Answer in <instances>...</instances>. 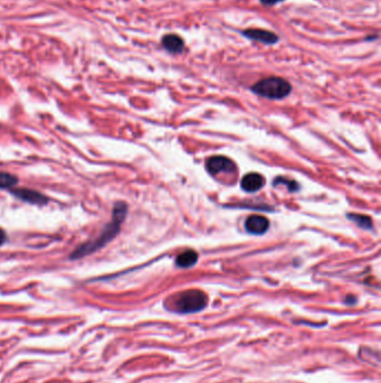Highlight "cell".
<instances>
[{
    "instance_id": "2",
    "label": "cell",
    "mask_w": 381,
    "mask_h": 383,
    "mask_svg": "<svg viewBox=\"0 0 381 383\" xmlns=\"http://www.w3.org/2000/svg\"><path fill=\"white\" fill-rule=\"evenodd\" d=\"M208 304V297L201 290L190 289L182 291L172 299V310L179 314L198 313Z\"/></svg>"
},
{
    "instance_id": "8",
    "label": "cell",
    "mask_w": 381,
    "mask_h": 383,
    "mask_svg": "<svg viewBox=\"0 0 381 383\" xmlns=\"http://www.w3.org/2000/svg\"><path fill=\"white\" fill-rule=\"evenodd\" d=\"M265 184L264 177L258 173H249L242 179V188L248 193H255V192L263 188Z\"/></svg>"
},
{
    "instance_id": "7",
    "label": "cell",
    "mask_w": 381,
    "mask_h": 383,
    "mask_svg": "<svg viewBox=\"0 0 381 383\" xmlns=\"http://www.w3.org/2000/svg\"><path fill=\"white\" fill-rule=\"evenodd\" d=\"M244 36L247 38H250L253 41L262 42L264 44H275L278 41V37L276 34H274L272 32L265 31V30H257V28H250V30H246L243 32Z\"/></svg>"
},
{
    "instance_id": "3",
    "label": "cell",
    "mask_w": 381,
    "mask_h": 383,
    "mask_svg": "<svg viewBox=\"0 0 381 383\" xmlns=\"http://www.w3.org/2000/svg\"><path fill=\"white\" fill-rule=\"evenodd\" d=\"M292 90L291 84L282 78H266L258 81L252 87V91L260 97L267 99H283L290 94Z\"/></svg>"
},
{
    "instance_id": "1",
    "label": "cell",
    "mask_w": 381,
    "mask_h": 383,
    "mask_svg": "<svg viewBox=\"0 0 381 383\" xmlns=\"http://www.w3.org/2000/svg\"><path fill=\"white\" fill-rule=\"evenodd\" d=\"M128 214V205L124 202H118L114 205L113 212H112V220L109 224L105 226L103 229L102 233L95 239V240L89 241L86 243L81 244V246L76 249L75 251L71 253L70 259L76 260L84 258L86 256H90L95 251L100 250L103 247L107 246L109 242H111L113 239L118 236V233L121 230V226L124 221L125 217Z\"/></svg>"
},
{
    "instance_id": "6",
    "label": "cell",
    "mask_w": 381,
    "mask_h": 383,
    "mask_svg": "<svg viewBox=\"0 0 381 383\" xmlns=\"http://www.w3.org/2000/svg\"><path fill=\"white\" fill-rule=\"evenodd\" d=\"M268 228L269 221L266 218L260 217V215H250L245 222L246 231L249 232L250 234H255V236L264 234L267 231Z\"/></svg>"
},
{
    "instance_id": "14",
    "label": "cell",
    "mask_w": 381,
    "mask_h": 383,
    "mask_svg": "<svg viewBox=\"0 0 381 383\" xmlns=\"http://www.w3.org/2000/svg\"><path fill=\"white\" fill-rule=\"evenodd\" d=\"M6 241H7V234L6 232H5V230L0 228V246H3Z\"/></svg>"
},
{
    "instance_id": "4",
    "label": "cell",
    "mask_w": 381,
    "mask_h": 383,
    "mask_svg": "<svg viewBox=\"0 0 381 383\" xmlns=\"http://www.w3.org/2000/svg\"><path fill=\"white\" fill-rule=\"evenodd\" d=\"M206 167L207 170L213 175H217L219 173L230 174L236 169L234 162L229 158L224 156H214L209 158L206 162Z\"/></svg>"
},
{
    "instance_id": "13",
    "label": "cell",
    "mask_w": 381,
    "mask_h": 383,
    "mask_svg": "<svg viewBox=\"0 0 381 383\" xmlns=\"http://www.w3.org/2000/svg\"><path fill=\"white\" fill-rule=\"evenodd\" d=\"M273 184L274 185H278V184L286 185L288 187V190L290 192H296V190H298V188H300V185H298L296 181L286 179V178H284V177H277V178L274 180Z\"/></svg>"
},
{
    "instance_id": "9",
    "label": "cell",
    "mask_w": 381,
    "mask_h": 383,
    "mask_svg": "<svg viewBox=\"0 0 381 383\" xmlns=\"http://www.w3.org/2000/svg\"><path fill=\"white\" fill-rule=\"evenodd\" d=\"M162 46L169 52L173 53V54H178L181 53L185 49V43H183L182 38L176 34H168L165 35L162 38Z\"/></svg>"
},
{
    "instance_id": "11",
    "label": "cell",
    "mask_w": 381,
    "mask_h": 383,
    "mask_svg": "<svg viewBox=\"0 0 381 383\" xmlns=\"http://www.w3.org/2000/svg\"><path fill=\"white\" fill-rule=\"evenodd\" d=\"M18 183V178L13 174L0 171V188H11Z\"/></svg>"
},
{
    "instance_id": "10",
    "label": "cell",
    "mask_w": 381,
    "mask_h": 383,
    "mask_svg": "<svg viewBox=\"0 0 381 383\" xmlns=\"http://www.w3.org/2000/svg\"><path fill=\"white\" fill-rule=\"evenodd\" d=\"M197 261H198V255H197V252L194 250H187L178 256L176 263L177 266L181 268H189L196 265Z\"/></svg>"
},
{
    "instance_id": "12",
    "label": "cell",
    "mask_w": 381,
    "mask_h": 383,
    "mask_svg": "<svg viewBox=\"0 0 381 383\" xmlns=\"http://www.w3.org/2000/svg\"><path fill=\"white\" fill-rule=\"evenodd\" d=\"M348 218L351 220V221L355 222L360 228L363 229H371L372 228V221L369 217H365V215H361V214H349Z\"/></svg>"
},
{
    "instance_id": "16",
    "label": "cell",
    "mask_w": 381,
    "mask_h": 383,
    "mask_svg": "<svg viewBox=\"0 0 381 383\" xmlns=\"http://www.w3.org/2000/svg\"><path fill=\"white\" fill-rule=\"evenodd\" d=\"M345 303H346V304H349V305H353V304L355 303V298H354V297L349 296L348 298L345 299Z\"/></svg>"
},
{
    "instance_id": "5",
    "label": "cell",
    "mask_w": 381,
    "mask_h": 383,
    "mask_svg": "<svg viewBox=\"0 0 381 383\" xmlns=\"http://www.w3.org/2000/svg\"><path fill=\"white\" fill-rule=\"evenodd\" d=\"M11 193L18 198L19 200L27 202L34 205H45L47 204V199L45 195H43L40 192L27 189V188H21V189H12Z\"/></svg>"
},
{
    "instance_id": "15",
    "label": "cell",
    "mask_w": 381,
    "mask_h": 383,
    "mask_svg": "<svg viewBox=\"0 0 381 383\" xmlns=\"http://www.w3.org/2000/svg\"><path fill=\"white\" fill-rule=\"evenodd\" d=\"M262 2V4L264 5H267V6H272V5H276L278 3L283 2V0H260Z\"/></svg>"
}]
</instances>
